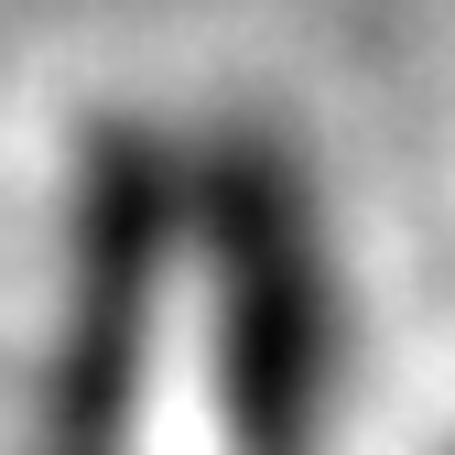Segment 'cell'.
I'll list each match as a JSON object with an SVG mask.
<instances>
[{
	"label": "cell",
	"mask_w": 455,
	"mask_h": 455,
	"mask_svg": "<svg viewBox=\"0 0 455 455\" xmlns=\"http://www.w3.org/2000/svg\"><path fill=\"white\" fill-rule=\"evenodd\" d=\"M196 239L217 325V423L228 455H325L336 402V282L293 152L228 131L196 152Z\"/></svg>",
	"instance_id": "cell-1"
},
{
	"label": "cell",
	"mask_w": 455,
	"mask_h": 455,
	"mask_svg": "<svg viewBox=\"0 0 455 455\" xmlns=\"http://www.w3.org/2000/svg\"><path fill=\"white\" fill-rule=\"evenodd\" d=\"M185 228H196V174L174 163V141L141 120H98L76 152V206H66V293H54V347L33 390V455L141 444L163 282H174Z\"/></svg>",
	"instance_id": "cell-2"
}]
</instances>
